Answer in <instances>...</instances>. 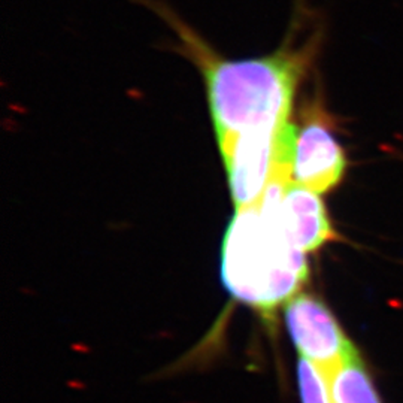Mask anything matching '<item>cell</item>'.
<instances>
[{
  "label": "cell",
  "mask_w": 403,
  "mask_h": 403,
  "mask_svg": "<svg viewBox=\"0 0 403 403\" xmlns=\"http://www.w3.org/2000/svg\"><path fill=\"white\" fill-rule=\"evenodd\" d=\"M151 6L172 24L184 54L205 78L217 142L243 132L290 123L299 81L309 65L311 45L282 46L260 59L224 60L170 9L159 3Z\"/></svg>",
  "instance_id": "6da1fadb"
},
{
  "label": "cell",
  "mask_w": 403,
  "mask_h": 403,
  "mask_svg": "<svg viewBox=\"0 0 403 403\" xmlns=\"http://www.w3.org/2000/svg\"><path fill=\"white\" fill-rule=\"evenodd\" d=\"M287 184L272 182L257 205L236 209L221 245L226 291L269 320L309 279L306 254L285 237L276 217Z\"/></svg>",
  "instance_id": "7a4b0ae2"
},
{
  "label": "cell",
  "mask_w": 403,
  "mask_h": 403,
  "mask_svg": "<svg viewBox=\"0 0 403 403\" xmlns=\"http://www.w3.org/2000/svg\"><path fill=\"white\" fill-rule=\"evenodd\" d=\"M297 127H281L239 133L218 142L236 209L254 206L275 181H293Z\"/></svg>",
  "instance_id": "3957f363"
},
{
  "label": "cell",
  "mask_w": 403,
  "mask_h": 403,
  "mask_svg": "<svg viewBox=\"0 0 403 403\" xmlns=\"http://www.w3.org/2000/svg\"><path fill=\"white\" fill-rule=\"evenodd\" d=\"M288 335L300 357L329 376L343 360L359 351L321 299L299 293L284 306Z\"/></svg>",
  "instance_id": "277c9868"
},
{
  "label": "cell",
  "mask_w": 403,
  "mask_h": 403,
  "mask_svg": "<svg viewBox=\"0 0 403 403\" xmlns=\"http://www.w3.org/2000/svg\"><path fill=\"white\" fill-rule=\"evenodd\" d=\"M346 170L345 149L321 106H308L297 129L293 181L318 194L337 187Z\"/></svg>",
  "instance_id": "5b68a950"
},
{
  "label": "cell",
  "mask_w": 403,
  "mask_h": 403,
  "mask_svg": "<svg viewBox=\"0 0 403 403\" xmlns=\"http://www.w3.org/2000/svg\"><path fill=\"white\" fill-rule=\"evenodd\" d=\"M276 217L285 237L305 254L337 239L318 193L290 181L276 205Z\"/></svg>",
  "instance_id": "8992f818"
},
{
  "label": "cell",
  "mask_w": 403,
  "mask_h": 403,
  "mask_svg": "<svg viewBox=\"0 0 403 403\" xmlns=\"http://www.w3.org/2000/svg\"><path fill=\"white\" fill-rule=\"evenodd\" d=\"M327 379L333 403H382L359 351L343 360Z\"/></svg>",
  "instance_id": "52a82bcc"
},
{
  "label": "cell",
  "mask_w": 403,
  "mask_h": 403,
  "mask_svg": "<svg viewBox=\"0 0 403 403\" xmlns=\"http://www.w3.org/2000/svg\"><path fill=\"white\" fill-rule=\"evenodd\" d=\"M297 387L302 403H333L326 373L303 357L297 362Z\"/></svg>",
  "instance_id": "ba28073f"
}]
</instances>
